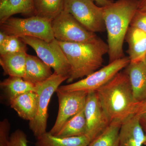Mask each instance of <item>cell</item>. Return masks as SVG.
Returning a JSON list of instances; mask_svg holds the SVG:
<instances>
[{
    "label": "cell",
    "instance_id": "obj_5",
    "mask_svg": "<svg viewBox=\"0 0 146 146\" xmlns=\"http://www.w3.org/2000/svg\"><path fill=\"white\" fill-rule=\"evenodd\" d=\"M68 78L54 72L46 80L35 84L36 93L38 95V109L35 118L29 121V127L36 138L47 132L48 108L51 98L60 84Z\"/></svg>",
    "mask_w": 146,
    "mask_h": 146
},
{
    "label": "cell",
    "instance_id": "obj_13",
    "mask_svg": "<svg viewBox=\"0 0 146 146\" xmlns=\"http://www.w3.org/2000/svg\"><path fill=\"white\" fill-rule=\"evenodd\" d=\"M126 68L134 99L141 102L146 100V63L144 60L130 62Z\"/></svg>",
    "mask_w": 146,
    "mask_h": 146
},
{
    "label": "cell",
    "instance_id": "obj_1",
    "mask_svg": "<svg viewBox=\"0 0 146 146\" xmlns=\"http://www.w3.org/2000/svg\"><path fill=\"white\" fill-rule=\"evenodd\" d=\"M96 92L110 123L122 124L137 112L140 103L134 99L125 71L118 73Z\"/></svg>",
    "mask_w": 146,
    "mask_h": 146
},
{
    "label": "cell",
    "instance_id": "obj_33",
    "mask_svg": "<svg viewBox=\"0 0 146 146\" xmlns=\"http://www.w3.org/2000/svg\"><path fill=\"white\" fill-rule=\"evenodd\" d=\"M145 133L146 141H145V143H144V145H145L146 146V131H145Z\"/></svg>",
    "mask_w": 146,
    "mask_h": 146
},
{
    "label": "cell",
    "instance_id": "obj_26",
    "mask_svg": "<svg viewBox=\"0 0 146 146\" xmlns=\"http://www.w3.org/2000/svg\"><path fill=\"white\" fill-rule=\"evenodd\" d=\"M11 125L7 119L0 122V146H9Z\"/></svg>",
    "mask_w": 146,
    "mask_h": 146
},
{
    "label": "cell",
    "instance_id": "obj_15",
    "mask_svg": "<svg viewBox=\"0 0 146 146\" xmlns=\"http://www.w3.org/2000/svg\"><path fill=\"white\" fill-rule=\"evenodd\" d=\"M51 68L36 56L27 54L25 75L26 81L36 84L45 81L52 74Z\"/></svg>",
    "mask_w": 146,
    "mask_h": 146
},
{
    "label": "cell",
    "instance_id": "obj_7",
    "mask_svg": "<svg viewBox=\"0 0 146 146\" xmlns=\"http://www.w3.org/2000/svg\"><path fill=\"white\" fill-rule=\"evenodd\" d=\"M55 39L59 42L90 43L99 39L94 33L87 30L70 13L63 10L51 22Z\"/></svg>",
    "mask_w": 146,
    "mask_h": 146
},
{
    "label": "cell",
    "instance_id": "obj_16",
    "mask_svg": "<svg viewBox=\"0 0 146 146\" xmlns=\"http://www.w3.org/2000/svg\"><path fill=\"white\" fill-rule=\"evenodd\" d=\"M125 40L128 45L127 52L130 62L144 60L146 54V33L136 28L129 27Z\"/></svg>",
    "mask_w": 146,
    "mask_h": 146
},
{
    "label": "cell",
    "instance_id": "obj_9",
    "mask_svg": "<svg viewBox=\"0 0 146 146\" xmlns=\"http://www.w3.org/2000/svg\"><path fill=\"white\" fill-rule=\"evenodd\" d=\"M63 10L89 31L95 33L106 30L103 7L98 6L91 0H64Z\"/></svg>",
    "mask_w": 146,
    "mask_h": 146
},
{
    "label": "cell",
    "instance_id": "obj_23",
    "mask_svg": "<svg viewBox=\"0 0 146 146\" xmlns=\"http://www.w3.org/2000/svg\"><path fill=\"white\" fill-rule=\"evenodd\" d=\"M121 123L112 122L88 146H120L119 132Z\"/></svg>",
    "mask_w": 146,
    "mask_h": 146
},
{
    "label": "cell",
    "instance_id": "obj_18",
    "mask_svg": "<svg viewBox=\"0 0 146 146\" xmlns=\"http://www.w3.org/2000/svg\"><path fill=\"white\" fill-rule=\"evenodd\" d=\"M27 54V52L0 55V65L6 75L23 78Z\"/></svg>",
    "mask_w": 146,
    "mask_h": 146
},
{
    "label": "cell",
    "instance_id": "obj_2",
    "mask_svg": "<svg viewBox=\"0 0 146 146\" xmlns=\"http://www.w3.org/2000/svg\"><path fill=\"white\" fill-rule=\"evenodd\" d=\"M138 0H118L102 7L107 32L109 63L125 57L123 44L131 22L138 9Z\"/></svg>",
    "mask_w": 146,
    "mask_h": 146
},
{
    "label": "cell",
    "instance_id": "obj_22",
    "mask_svg": "<svg viewBox=\"0 0 146 146\" xmlns=\"http://www.w3.org/2000/svg\"><path fill=\"white\" fill-rule=\"evenodd\" d=\"M86 124L84 108L64 124L56 136L61 138L76 137L86 135Z\"/></svg>",
    "mask_w": 146,
    "mask_h": 146
},
{
    "label": "cell",
    "instance_id": "obj_17",
    "mask_svg": "<svg viewBox=\"0 0 146 146\" xmlns=\"http://www.w3.org/2000/svg\"><path fill=\"white\" fill-rule=\"evenodd\" d=\"M18 13L35 16L33 0H0V23Z\"/></svg>",
    "mask_w": 146,
    "mask_h": 146
},
{
    "label": "cell",
    "instance_id": "obj_4",
    "mask_svg": "<svg viewBox=\"0 0 146 146\" xmlns=\"http://www.w3.org/2000/svg\"><path fill=\"white\" fill-rule=\"evenodd\" d=\"M0 24L1 31L8 35L20 38L31 36L48 42L55 39L51 22L38 16L27 18L11 17Z\"/></svg>",
    "mask_w": 146,
    "mask_h": 146
},
{
    "label": "cell",
    "instance_id": "obj_12",
    "mask_svg": "<svg viewBox=\"0 0 146 146\" xmlns=\"http://www.w3.org/2000/svg\"><path fill=\"white\" fill-rule=\"evenodd\" d=\"M145 132L136 113L121 124L119 132L120 146H143L146 141Z\"/></svg>",
    "mask_w": 146,
    "mask_h": 146
},
{
    "label": "cell",
    "instance_id": "obj_27",
    "mask_svg": "<svg viewBox=\"0 0 146 146\" xmlns=\"http://www.w3.org/2000/svg\"><path fill=\"white\" fill-rule=\"evenodd\" d=\"M130 26L141 30L146 33V12L137 9L131 22Z\"/></svg>",
    "mask_w": 146,
    "mask_h": 146
},
{
    "label": "cell",
    "instance_id": "obj_14",
    "mask_svg": "<svg viewBox=\"0 0 146 146\" xmlns=\"http://www.w3.org/2000/svg\"><path fill=\"white\" fill-rule=\"evenodd\" d=\"M9 103L19 117L30 121L35 118L37 113L38 95L36 92L30 91L11 100Z\"/></svg>",
    "mask_w": 146,
    "mask_h": 146
},
{
    "label": "cell",
    "instance_id": "obj_32",
    "mask_svg": "<svg viewBox=\"0 0 146 146\" xmlns=\"http://www.w3.org/2000/svg\"><path fill=\"white\" fill-rule=\"evenodd\" d=\"M144 62H145V63L146 64V54L145 55V58H144Z\"/></svg>",
    "mask_w": 146,
    "mask_h": 146
},
{
    "label": "cell",
    "instance_id": "obj_28",
    "mask_svg": "<svg viewBox=\"0 0 146 146\" xmlns=\"http://www.w3.org/2000/svg\"><path fill=\"white\" fill-rule=\"evenodd\" d=\"M136 114L139 117V120L144 131H146V100L139 103Z\"/></svg>",
    "mask_w": 146,
    "mask_h": 146
},
{
    "label": "cell",
    "instance_id": "obj_31",
    "mask_svg": "<svg viewBox=\"0 0 146 146\" xmlns=\"http://www.w3.org/2000/svg\"><path fill=\"white\" fill-rule=\"evenodd\" d=\"M8 35L1 31H0V44H2L7 38Z\"/></svg>",
    "mask_w": 146,
    "mask_h": 146
},
{
    "label": "cell",
    "instance_id": "obj_11",
    "mask_svg": "<svg viewBox=\"0 0 146 146\" xmlns=\"http://www.w3.org/2000/svg\"><path fill=\"white\" fill-rule=\"evenodd\" d=\"M84 112L86 124L85 135L91 142L110 123L101 104L96 91L87 94Z\"/></svg>",
    "mask_w": 146,
    "mask_h": 146
},
{
    "label": "cell",
    "instance_id": "obj_3",
    "mask_svg": "<svg viewBox=\"0 0 146 146\" xmlns=\"http://www.w3.org/2000/svg\"><path fill=\"white\" fill-rule=\"evenodd\" d=\"M58 42L70 66L68 83L98 70L108 52V45L100 38L90 43Z\"/></svg>",
    "mask_w": 146,
    "mask_h": 146
},
{
    "label": "cell",
    "instance_id": "obj_8",
    "mask_svg": "<svg viewBox=\"0 0 146 146\" xmlns=\"http://www.w3.org/2000/svg\"><path fill=\"white\" fill-rule=\"evenodd\" d=\"M21 38L35 50L38 58L52 68L54 72L69 77L70 65L56 39L48 42L31 36H24Z\"/></svg>",
    "mask_w": 146,
    "mask_h": 146
},
{
    "label": "cell",
    "instance_id": "obj_30",
    "mask_svg": "<svg viewBox=\"0 0 146 146\" xmlns=\"http://www.w3.org/2000/svg\"><path fill=\"white\" fill-rule=\"evenodd\" d=\"M91 1L96 2L98 5L101 6L102 7L106 6L112 2V1L110 0H91Z\"/></svg>",
    "mask_w": 146,
    "mask_h": 146
},
{
    "label": "cell",
    "instance_id": "obj_6",
    "mask_svg": "<svg viewBox=\"0 0 146 146\" xmlns=\"http://www.w3.org/2000/svg\"><path fill=\"white\" fill-rule=\"evenodd\" d=\"M127 56L115 60L98 70L74 83L62 85L58 90L66 92L82 91L87 93L97 91L112 80L130 63Z\"/></svg>",
    "mask_w": 146,
    "mask_h": 146
},
{
    "label": "cell",
    "instance_id": "obj_10",
    "mask_svg": "<svg viewBox=\"0 0 146 146\" xmlns=\"http://www.w3.org/2000/svg\"><path fill=\"white\" fill-rule=\"evenodd\" d=\"M58 111L54 125L49 132L56 136L69 119L85 107L88 93L82 91L66 92L57 90Z\"/></svg>",
    "mask_w": 146,
    "mask_h": 146
},
{
    "label": "cell",
    "instance_id": "obj_34",
    "mask_svg": "<svg viewBox=\"0 0 146 146\" xmlns=\"http://www.w3.org/2000/svg\"><path fill=\"white\" fill-rule=\"evenodd\" d=\"M110 1H112V0H110Z\"/></svg>",
    "mask_w": 146,
    "mask_h": 146
},
{
    "label": "cell",
    "instance_id": "obj_29",
    "mask_svg": "<svg viewBox=\"0 0 146 146\" xmlns=\"http://www.w3.org/2000/svg\"><path fill=\"white\" fill-rule=\"evenodd\" d=\"M138 10L146 12V0H138Z\"/></svg>",
    "mask_w": 146,
    "mask_h": 146
},
{
    "label": "cell",
    "instance_id": "obj_21",
    "mask_svg": "<svg viewBox=\"0 0 146 146\" xmlns=\"http://www.w3.org/2000/svg\"><path fill=\"white\" fill-rule=\"evenodd\" d=\"M64 0H33L35 16L52 22L64 9Z\"/></svg>",
    "mask_w": 146,
    "mask_h": 146
},
{
    "label": "cell",
    "instance_id": "obj_20",
    "mask_svg": "<svg viewBox=\"0 0 146 146\" xmlns=\"http://www.w3.org/2000/svg\"><path fill=\"white\" fill-rule=\"evenodd\" d=\"M91 143L86 135L61 138L46 132L36 138L35 146H88Z\"/></svg>",
    "mask_w": 146,
    "mask_h": 146
},
{
    "label": "cell",
    "instance_id": "obj_19",
    "mask_svg": "<svg viewBox=\"0 0 146 146\" xmlns=\"http://www.w3.org/2000/svg\"><path fill=\"white\" fill-rule=\"evenodd\" d=\"M0 86L9 102L27 92H36L35 84L26 81L20 77L9 76L1 82Z\"/></svg>",
    "mask_w": 146,
    "mask_h": 146
},
{
    "label": "cell",
    "instance_id": "obj_25",
    "mask_svg": "<svg viewBox=\"0 0 146 146\" xmlns=\"http://www.w3.org/2000/svg\"><path fill=\"white\" fill-rule=\"evenodd\" d=\"M27 137L23 130L16 129L9 137V146H28Z\"/></svg>",
    "mask_w": 146,
    "mask_h": 146
},
{
    "label": "cell",
    "instance_id": "obj_24",
    "mask_svg": "<svg viewBox=\"0 0 146 146\" xmlns=\"http://www.w3.org/2000/svg\"><path fill=\"white\" fill-rule=\"evenodd\" d=\"M27 45L20 37L8 35L5 41L0 44V54L27 52Z\"/></svg>",
    "mask_w": 146,
    "mask_h": 146
}]
</instances>
